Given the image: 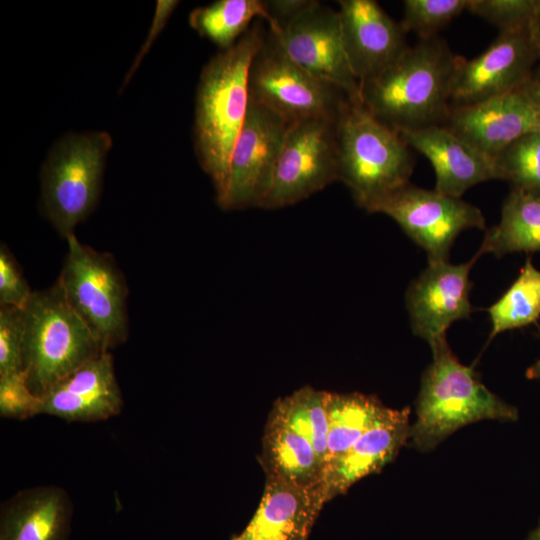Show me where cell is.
Here are the masks:
<instances>
[{
    "mask_svg": "<svg viewBox=\"0 0 540 540\" xmlns=\"http://www.w3.org/2000/svg\"><path fill=\"white\" fill-rule=\"evenodd\" d=\"M257 19L230 48L203 68L196 94L194 142L202 169L210 176L217 203L226 191L231 154L249 105L248 73L267 31Z\"/></svg>",
    "mask_w": 540,
    "mask_h": 540,
    "instance_id": "obj_1",
    "label": "cell"
},
{
    "mask_svg": "<svg viewBox=\"0 0 540 540\" xmlns=\"http://www.w3.org/2000/svg\"><path fill=\"white\" fill-rule=\"evenodd\" d=\"M461 59L438 36L420 39L382 73L360 85L361 103L399 133L442 125Z\"/></svg>",
    "mask_w": 540,
    "mask_h": 540,
    "instance_id": "obj_2",
    "label": "cell"
},
{
    "mask_svg": "<svg viewBox=\"0 0 540 540\" xmlns=\"http://www.w3.org/2000/svg\"><path fill=\"white\" fill-rule=\"evenodd\" d=\"M430 347L432 362L422 375L417 418L410 429L416 449L430 451L461 427L480 420H517V409L492 393L473 367L460 363L447 338Z\"/></svg>",
    "mask_w": 540,
    "mask_h": 540,
    "instance_id": "obj_3",
    "label": "cell"
},
{
    "mask_svg": "<svg viewBox=\"0 0 540 540\" xmlns=\"http://www.w3.org/2000/svg\"><path fill=\"white\" fill-rule=\"evenodd\" d=\"M338 181L369 213L409 183L414 159L399 132L350 99L337 120Z\"/></svg>",
    "mask_w": 540,
    "mask_h": 540,
    "instance_id": "obj_4",
    "label": "cell"
},
{
    "mask_svg": "<svg viewBox=\"0 0 540 540\" xmlns=\"http://www.w3.org/2000/svg\"><path fill=\"white\" fill-rule=\"evenodd\" d=\"M24 311L23 370L31 391L42 397L54 385L105 352L71 307L58 280L33 291Z\"/></svg>",
    "mask_w": 540,
    "mask_h": 540,
    "instance_id": "obj_5",
    "label": "cell"
},
{
    "mask_svg": "<svg viewBox=\"0 0 540 540\" xmlns=\"http://www.w3.org/2000/svg\"><path fill=\"white\" fill-rule=\"evenodd\" d=\"M111 145L110 135L103 131L72 133L59 140L45 160L41 206L63 238L73 234L96 206Z\"/></svg>",
    "mask_w": 540,
    "mask_h": 540,
    "instance_id": "obj_6",
    "label": "cell"
},
{
    "mask_svg": "<svg viewBox=\"0 0 540 540\" xmlns=\"http://www.w3.org/2000/svg\"><path fill=\"white\" fill-rule=\"evenodd\" d=\"M66 240L67 254L57 280L71 307L109 351L128 337L125 277L110 253L81 243L75 233Z\"/></svg>",
    "mask_w": 540,
    "mask_h": 540,
    "instance_id": "obj_7",
    "label": "cell"
},
{
    "mask_svg": "<svg viewBox=\"0 0 540 540\" xmlns=\"http://www.w3.org/2000/svg\"><path fill=\"white\" fill-rule=\"evenodd\" d=\"M248 89L252 101L289 123L310 118L337 120L349 100L341 88L296 63L270 30L251 61Z\"/></svg>",
    "mask_w": 540,
    "mask_h": 540,
    "instance_id": "obj_8",
    "label": "cell"
},
{
    "mask_svg": "<svg viewBox=\"0 0 540 540\" xmlns=\"http://www.w3.org/2000/svg\"><path fill=\"white\" fill-rule=\"evenodd\" d=\"M337 120L310 118L291 123L259 208L296 204L338 181Z\"/></svg>",
    "mask_w": 540,
    "mask_h": 540,
    "instance_id": "obj_9",
    "label": "cell"
},
{
    "mask_svg": "<svg viewBox=\"0 0 540 540\" xmlns=\"http://www.w3.org/2000/svg\"><path fill=\"white\" fill-rule=\"evenodd\" d=\"M392 218L427 254L428 262L448 261L458 235L467 229H485L481 210L461 198L408 183L375 209Z\"/></svg>",
    "mask_w": 540,
    "mask_h": 540,
    "instance_id": "obj_10",
    "label": "cell"
},
{
    "mask_svg": "<svg viewBox=\"0 0 540 540\" xmlns=\"http://www.w3.org/2000/svg\"><path fill=\"white\" fill-rule=\"evenodd\" d=\"M290 125L275 112L249 100L248 111L231 154L226 191L217 203L222 209L260 206L271 185Z\"/></svg>",
    "mask_w": 540,
    "mask_h": 540,
    "instance_id": "obj_11",
    "label": "cell"
},
{
    "mask_svg": "<svg viewBox=\"0 0 540 540\" xmlns=\"http://www.w3.org/2000/svg\"><path fill=\"white\" fill-rule=\"evenodd\" d=\"M537 60L529 29L500 32L480 55L461 59L451 88V105L475 104L521 88L533 77Z\"/></svg>",
    "mask_w": 540,
    "mask_h": 540,
    "instance_id": "obj_12",
    "label": "cell"
},
{
    "mask_svg": "<svg viewBox=\"0 0 540 540\" xmlns=\"http://www.w3.org/2000/svg\"><path fill=\"white\" fill-rule=\"evenodd\" d=\"M478 255L465 263L428 262L406 291V308L415 336L430 346L446 338L456 321L468 319L473 311L470 301V271Z\"/></svg>",
    "mask_w": 540,
    "mask_h": 540,
    "instance_id": "obj_13",
    "label": "cell"
},
{
    "mask_svg": "<svg viewBox=\"0 0 540 540\" xmlns=\"http://www.w3.org/2000/svg\"><path fill=\"white\" fill-rule=\"evenodd\" d=\"M274 34L296 63L341 88L351 101L361 102L360 85L345 54L337 11L317 1Z\"/></svg>",
    "mask_w": 540,
    "mask_h": 540,
    "instance_id": "obj_14",
    "label": "cell"
},
{
    "mask_svg": "<svg viewBox=\"0 0 540 540\" xmlns=\"http://www.w3.org/2000/svg\"><path fill=\"white\" fill-rule=\"evenodd\" d=\"M338 16L345 54L359 85L375 78L409 47L406 32L374 0H341Z\"/></svg>",
    "mask_w": 540,
    "mask_h": 540,
    "instance_id": "obj_15",
    "label": "cell"
},
{
    "mask_svg": "<svg viewBox=\"0 0 540 540\" xmlns=\"http://www.w3.org/2000/svg\"><path fill=\"white\" fill-rule=\"evenodd\" d=\"M442 125L492 158L535 129L533 110L523 87L475 104L450 105Z\"/></svg>",
    "mask_w": 540,
    "mask_h": 540,
    "instance_id": "obj_16",
    "label": "cell"
},
{
    "mask_svg": "<svg viewBox=\"0 0 540 540\" xmlns=\"http://www.w3.org/2000/svg\"><path fill=\"white\" fill-rule=\"evenodd\" d=\"M40 399V414L68 422L99 421L117 415L123 400L111 353L105 351L86 362Z\"/></svg>",
    "mask_w": 540,
    "mask_h": 540,
    "instance_id": "obj_17",
    "label": "cell"
},
{
    "mask_svg": "<svg viewBox=\"0 0 540 540\" xmlns=\"http://www.w3.org/2000/svg\"><path fill=\"white\" fill-rule=\"evenodd\" d=\"M326 503L323 485L304 487L266 478L253 517L231 540H307Z\"/></svg>",
    "mask_w": 540,
    "mask_h": 540,
    "instance_id": "obj_18",
    "label": "cell"
},
{
    "mask_svg": "<svg viewBox=\"0 0 540 540\" xmlns=\"http://www.w3.org/2000/svg\"><path fill=\"white\" fill-rule=\"evenodd\" d=\"M400 135L431 163L435 190L461 198L471 187L489 180H501L494 158L476 150L443 125L404 131Z\"/></svg>",
    "mask_w": 540,
    "mask_h": 540,
    "instance_id": "obj_19",
    "label": "cell"
},
{
    "mask_svg": "<svg viewBox=\"0 0 540 540\" xmlns=\"http://www.w3.org/2000/svg\"><path fill=\"white\" fill-rule=\"evenodd\" d=\"M410 408H387L384 414L346 452L331 461L325 471L327 503L362 478L390 463L410 438Z\"/></svg>",
    "mask_w": 540,
    "mask_h": 540,
    "instance_id": "obj_20",
    "label": "cell"
},
{
    "mask_svg": "<svg viewBox=\"0 0 540 540\" xmlns=\"http://www.w3.org/2000/svg\"><path fill=\"white\" fill-rule=\"evenodd\" d=\"M72 504L56 486L23 490L1 508L0 540H67Z\"/></svg>",
    "mask_w": 540,
    "mask_h": 540,
    "instance_id": "obj_21",
    "label": "cell"
},
{
    "mask_svg": "<svg viewBox=\"0 0 540 540\" xmlns=\"http://www.w3.org/2000/svg\"><path fill=\"white\" fill-rule=\"evenodd\" d=\"M259 463L266 478L304 487L324 486L326 467L312 444L271 414L261 439Z\"/></svg>",
    "mask_w": 540,
    "mask_h": 540,
    "instance_id": "obj_22",
    "label": "cell"
},
{
    "mask_svg": "<svg viewBox=\"0 0 540 540\" xmlns=\"http://www.w3.org/2000/svg\"><path fill=\"white\" fill-rule=\"evenodd\" d=\"M516 252H540V194L512 188L499 223L486 230L476 255Z\"/></svg>",
    "mask_w": 540,
    "mask_h": 540,
    "instance_id": "obj_23",
    "label": "cell"
},
{
    "mask_svg": "<svg viewBox=\"0 0 540 540\" xmlns=\"http://www.w3.org/2000/svg\"><path fill=\"white\" fill-rule=\"evenodd\" d=\"M387 408L374 396L329 392L326 467L371 428Z\"/></svg>",
    "mask_w": 540,
    "mask_h": 540,
    "instance_id": "obj_24",
    "label": "cell"
},
{
    "mask_svg": "<svg viewBox=\"0 0 540 540\" xmlns=\"http://www.w3.org/2000/svg\"><path fill=\"white\" fill-rule=\"evenodd\" d=\"M254 19L269 22L264 1L218 0L194 9L189 23L202 37L225 50L246 33Z\"/></svg>",
    "mask_w": 540,
    "mask_h": 540,
    "instance_id": "obj_25",
    "label": "cell"
},
{
    "mask_svg": "<svg viewBox=\"0 0 540 540\" xmlns=\"http://www.w3.org/2000/svg\"><path fill=\"white\" fill-rule=\"evenodd\" d=\"M329 392L306 385L275 401L269 414L305 437L327 464Z\"/></svg>",
    "mask_w": 540,
    "mask_h": 540,
    "instance_id": "obj_26",
    "label": "cell"
},
{
    "mask_svg": "<svg viewBox=\"0 0 540 540\" xmlns=\"http://www.w3.org/2000/svg\"><path fill=\"white\" fill-rule=\"evenodd\" d=\"M491 321L488 341L499 333L535 323L540 317V271L528 257L503 295L487 308Z\"/></svg>",
    "mask_w": 540,
    "mask_h": 540,
    "instance_id": "obj_27",
    "label": "cell"
},
{
    "mask_svg": "<svg viewBox=\"0 0 540 540\" xmlns=\"http://www.w3.org/2000/svg\"><path fill=\"white\" fill-rule=\"evenodd\" d=\"M501 180L512 188L540 194V134L529 132L495 158Z\"/></svg>",
    "mask_w": 540,
    "mask_h": 540,
    "instance_id": "obj_28",
    "label": "cell"
},
{
    "mask_svg": "<svg viewBox=\"0 0 540 540\" xmlns=\"http://www.w3.org/2000/svg\"><path fill=\"white\" fill-rule=\"evenodd\" d=\"M469 0H405L400 22L405 32L420 39L437 36L440 29L467 10Z\"/></svg>",
    "mask_w": 540,
    "mask_h": 540,
    "instance_id": "obj_29",
    "label": "cell"
},
{
    "mask_svg": "<svg viewBox=\"0 0 540 540\" xmlns=\"http://www.w3.org/2000/svg\"><path fill=\"white\" fill-rule=\"evenodd\" d=\"M538 0H469L467 10L500 32L529 29Z\"/></svg>",
    "mask_w": 540,
    "mask_h": 540,
    "instance_id": "obj_30",
    "label": "cell"
},
{
    "mask_svg": "<svg viewBox=\"0 0 540 540\" xmlns=\"http://www.w3.org/2000/svg\"><path fill=\"white\" fill-rule=\"evenodd\" d=\"M24 311L0 307V376L23 371Z\"/></svg>",
    "mask_w": 540,
    "mask_h": 540,
    "instance_id": "obj_31",
    "label": "cell"
},
{
    "mask_svg": "<svg viewBox=\"0 0 540 540\" xmlns=\"http://www.w3.org/2000/svg\"><path fill=\"white\" fill-rule=\"evenodd\" d=\"M41 399L28 386L23 371L0 376V415L27 419L40 414Z\"/></svg>",
    "mask_w": 540,
    "mask_h": 540,
    "instance_id": "obj_32",
    "label": "cell"
},
{
    "mask_svg": "<svg viewBox=\"0 0 540 540\" xmlns=\"http://www.w3.org/2000/svg\"><path fill=\"white\" fill-rule=\"evenodd\" d=\"M33 291L6 245L0 247V305L24 309Z\"/></svg>",
    "mask_w": 540,
    "mask_h": 540,
    "instance_id": "obj_33",
    "label": "cell"
},
{
    "mask_svg": "<svg viewBox=\"0 0 540 540\" xmlns=\"http://www.w3.org/2000/svg\"><path fill=\"white\" fill-rule=\"evenodd\" d=\"M316 0H267L265 9L269 16V30L278 33L291 21L313 6Z\"/></svg>",
    "mask_w": 540,
    "mask_h": 540,
    "instance_id": "obj_34",
    "label": "cell"
},
{
    "mask_svg": "<svg viewBox=\"0 0 540 540\" xmlns=\"http://www.w3.org/2000/svg\"><path fill=\"white\" fill-rule=\"evenodd\" d=\"M178 3H179L178 1H174V0H169V1L162 0V1L157 2V8L155 11L156 13H155L154 21L152 23V27L150 29L149 36L147 37V40L145 41L143 47L139 51V54L126 77L125 83L128 82L129 78L131 77L133 72L136 70L139 62L141 61L145 53L148 51V49L152 45L151 43L153 42L155 38L154 36L155 35L157 36L159 32L163 29L169 16L171 15L175 7L178 5Z\"/></svg>",
    "mask_w": 540,
    "mask_h": 540,
    "instance_id": "obj_35",
    "label": "cell"
},
{
    "mask_svg": "<svg viewBox=\"0 0 540 540\" xmlns=\"http://www.w3.org/2000/svg\"><path fill=\"white\" fill-rule=\"evenodd\" d=\"M534 114V131L540 134V83L534 78L529 79L523 86Z\"/></svg>",
    "mask_w": 540,
    "mask_h": 540,
    "instance_id": "obj_36",
    "label": "cell"
},
{
    "mask_svg": "<svg viewBox=\"0 0 540 540\" xmlns=\"http://www.w3.org/2000/svg\"><path fill=\"white\" fill-rule=\"evenodd\" d=\"M529 34L540 59V0L537 2L536 11L529 27Z\"/></svg>",
    "mask_w": 540,
    "mask_h": 540,
    "instance_id": "obj_37",
    "label": "cell"
},
{
    "mask_svg": "<svg viewBox=\"0 0 540 540\" xmlns=\"http://www.w3.org/2000/svg\"><path fill=\"white\" fill-rule=\"evenodd\" d=\"M526 377L529 379L540 380V358L527 369Z\"/></svg>",
    "mask_w": 540,
    "mask_h": 540,
    "instance_id": "obj_38",
    "label": "cell"
},
{
    "mask_svg": "<svg viewBox=\"0 0 540 540\" xmlns=\"http://www.w3.org/2000/svg\"><path fill=\"white\" fill-rule=\"evenodd\" d=\"M525 540H540V521L536 528H534Z\"/></svg>",
    "mask_w": 540,
    "mask_h": 540,
    "instance_id": "obj_39",
    "label": "cell"
},
{
    "mask_svg": "<svg viewBox=\"0 0 540 540\" xmlns=\"http://www.w3.org/2000/svg\"><path fill=\"white\" fill-rule=\"evenodd\" d=\"M534 78L540 83V67H539L536 75L534 76Z\"/></svg>",
    "mask_w": 540,
    "mask_h": 540,
    "instance_id": "obj_40",
    "label": "cell"
}]
</instances>
